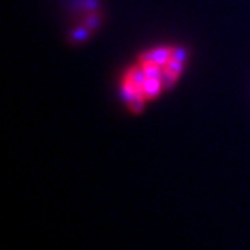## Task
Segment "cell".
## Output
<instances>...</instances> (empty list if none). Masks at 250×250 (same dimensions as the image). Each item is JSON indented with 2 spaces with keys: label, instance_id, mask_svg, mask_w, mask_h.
Returning a JSON list of instances; mask_svg holds the SVG:
<instances>
[{
  "label": "cell",
  "instance_id": "1",
  "mask_svg": "<svg viewBox=\"0 0 250 250\" xmlns=\"http://www.w3.org/2000/svg\"><path fill=\"white\" fill-rule=\"evenodd\" d=\"M171 53H172V46H159L153 47L150 50L145 52L139 57V62H153L160 67H164L167 62H170Z\"/></svg>",
  "mask_w": 250,
  "mask_h": 250
},
{
  "label": "cell",
  "instance_id": "2",
  "mask_svg": "<svg viewBox=\"0 0 250 250\" xmlns=\"http://www.w3.org/2000/svg\"><path fill=\"white\" fill-rule=\"evenodd\" d=\"M166 89L163 78H152V77H146L145 82L142 85V95L145 100H153L160 95L163 90Z\"/></svg>",
  "mask_w": 250,
  "mask_h": 250
},
{
  "label": "cell",
  "instance_id": "3",
  "mask_svg": "<svg viewBox=\"0 0 250 250\" xmlns=\"http://www.w3.org/2000/svg\"><path fill=\"white\" fill-rule=\"evenodd\" d=\"M90 34V29L88 27H80L77 28V29H74L71 32L72 39L75 41V42H81V41H83L85 38H88V35Z\"/></svg>",
  "mask_w": 250,
  "mask_h": 250
}]
</instances>
